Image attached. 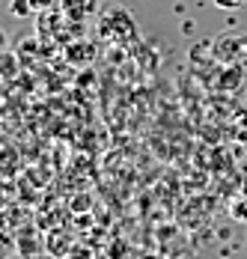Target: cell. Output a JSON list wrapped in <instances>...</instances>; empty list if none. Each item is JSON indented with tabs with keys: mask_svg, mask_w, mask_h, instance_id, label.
Listing matches in <instances>:
<instances>
[{
	"mask_svg": "<svg viewBox=\"0 0 247 259\" xmlns=\"http://www.w3.org/2000/svg\"><path fill=\"white\" fill-rule=\"evenodd\" d=\"M229 214H232L235 221L247 224V197H235V200H232V206H229Z\"/></svg>",
	"mask_w": 247,
	"mask_h": 259,
	"instance_id": "2",
	"label": "cell"
},
{
	"mask_svg": "<svg viewBox=\"0 0 247 259\" xmlns=\"http://www.w3.org/2000/svg\"><path fill=\"white\" fill-rule=\"evenodd\" d=\"M9 12H12L15 18H27V15H30V12H36V9H33V3H30V0H12V3H9Z\"/></svg>",
	"mask_w": 247,
	"mask_h": 259,
	"instance_id": "3",
	"label": "cell"
},
{
	"mask_svg": "<svg viewBox=\"0 0 247 259\" xmlns=\"http://www.w3.org/2000/svg\"><path fill=\"white\" fill-rule=\"evenodd\" d=\"M15 72H18L15 54H3V75H6V78H15Z\"/></svg>",
	"mask_w": 247,
	"mask_h": 259,
	"instance_id": "4",
	"label": "cell"
},
{
	"mask_svg": "<svg viewBox=\"0 0 247 259\" xmlns=\"http://www.w3.org/2000/svg\"><path fill=\"white\" fill-rule=\"evenodd\" d=\"M221 9H229V12H235V9H244V3L247 0H215Z\"/></svg>",
	"mask_w": 247,
	"mask_h": 259,
	"instance_id": "5",
	"label": "cell"
},
{
	"mask_svg": "<svg viewBox=\"0 0 247 259\" xmlns=\"http://www.w3.org/2000/svg\"><path fill=\"white\" fill-rule=\"evenodd\" d=\"M30 3H33V9H36V12H42V9H51L57 0H30Z\"/></svg>",
	"mask_w": 247,
	"mask_h": 259,
	"instance_id": "7",
	"label": "cell"
},
{
	"mask_svg": "<svg viewBox=\"0 0 247 259\" xmlns=\"http://www.w3.org/2000/svg\"><path fill=\"white\" fill-rule=\"evenodd\" d=\"M69 259H93V256H90V250H84V247H72V250H69Z\"/></svg>",
	"mask_w": 247,
	"mask_h": 259,
	"instance_id": "6",
	"label": "cell"
},
{
	"mask_svg": "<svg viewBox=\"0 0 247 259\" xmlns=\"http://www.w3.org/2000/svg\"><path fill=\"white\" fill-rule=\"evenodd\" d=\"M80 6H90V0H63V12L72 18H84L87 9H80Z\"/></svg>",
	"mask_w": 247,
	"mask_h": 259,
	"instance_id": "1",
	"label": "cell"
}]
</instances>
